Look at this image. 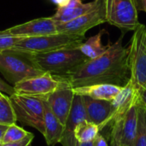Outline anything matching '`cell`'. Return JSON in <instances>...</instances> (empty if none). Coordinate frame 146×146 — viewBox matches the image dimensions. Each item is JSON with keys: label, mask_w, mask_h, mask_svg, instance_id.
I'll return each instance as SVG.
<instances>
[{"label": "cell", "mask_w": 146, "mask_h": 146, "mask_svg": "<svg viewBox=\"0 0 146 146\" xmlns=\"http://www.w3.org/2000/svg\"><path fill=\"white\" fill-rule=\"evenodd\" d=\"M124 33L100 56L88 59L66 75H61L72 88L96 84H111L124 87L131 78L129 46H123ZM60 76V75H59Z\"/></svg>", "instance_id": "1"}, {"label": "cell", "mask_w": 146, "mask_h": 146, "mask_svg": "<svg viewBox=\"0 0 146 146\" xmlns=\"http://www.w3.org/2000/svg\"><path fill=\"white\" fill-rule=\"evenodd\" d=\"M0 73L12 86L19 82L44 74L32 57V54L15 49L0 51Z\"/></svg>", "instance_id": "2"}, {"label": "cell", "mask_w": 146, "mask_h": 146, "mask_svg": "<svg viewBox=\"0 0 146 146\" xmlns=\"http://www.w3.org/2000/svg\"><path fill=\"white\" fill-rule=\"evenodd\" d=\"M32 57L37 66L44 73L60 76L68 74L88 60L79 47L32 54Z\"/></svg>", "instance_id": "3"}, {"label": "cell", "mask_w": 146, "mask_h": 146, "mask_svg": "<svg viewBox=\"0 0 146 146\" xmlns=\"http://www.w3.org/2000/svg\"><path fill=\"white\" fill-rule=\"evenodd\" d=\"M85 39V36L56 33L44 36L21 38L12 49L31 54L47 53L66 48L80 47Z\"/></svg>", "instance_id": "4"}, {"label": "cell", "mask_w": 146, "mask_h": 146, "mask_svg": "<svg viewBox=\"0 0 146 146\" xmlns=\"http://www.w3.org/2000/svg\"><path fill=\"white\" fill-rule=\"evenodd\" d=\"M128 46L130 82L139 92L146 87V27L144 24L133 31Z\"/></svg>", "instance_id": "5"}, {"label": "cell", "mask_w": 146, "mask_h": 146, "mask_svg": "<svg viewBox=\"0 0 146 146\" xmlns=\"http://www.w3.org/2000/svg\"><path fill=\"white\" fill-rule=\"evenodd\" d=\"M106 22L122 33L134 31L139 26V0H104Z\"/></svg>", "instance_id": "6"}, {"label": "cell", "mask_w": 146, "mask_h": 146, "mask_svg": "<svg viewBox=\"0 0 146 146\" xmlns=\"http://www.w3.org/2000/svg\"><path fill=\"white\" fill-rule=\"evenodd\" d=\"M66 84H68V81L62 76L44 73L24 80L13 87L16 94L46 101L51 93Z\"/></svg>", "instance_id": "7"}, {"label": "cell", "mask_w": 146, "mask_h": 146, "mask_svg": "<svg viewBox=\"0 0 146 146\" xmlns=\"http://www.w3.org/2000/svg\"><path fill=\"white\" fill-rule=\"evenodd\" d=\"M138 121L139 105L137 103L110 124V146H133L137 135Z\"/></svg>", "instance_id": "8"}, {"label": "cell", "mask_w": 146, "mask_h": 146, "mask_svg": "<svg viewBox=\"0 0 146 146\" xmlns=\"http://www.w3.org/2000/svg\"><path fill=\"white\" fill-rule=\"evenodd\" d=\"M17 121L44 133V101L14 93L9 96Z\"/></svg>", "instance_id": "9"}, {"label": "cell", "mask_w": 146, "mask_h": 146, "mask_svg": "<svg viewBox=\"0 0 146 146\" xmlns=\"http://www.w3.org/2000/svg\"><path fill=\"white\" fill-rule=\"evenodd\" d=\"M104 22H106V12L104 0H103L97 8L88 13L69 21L57 24L56 31L57 33L85 36L88 30Z\"/></svg>", "instance_id": "10"}, {"label": "cell", "mask_w": 146, "mask_h": 146, "mask_svg": "<svg viewBox=\"0 0 146 146\" xmlns=\"http://www.w3.org/2000/svg\"><path fill=\"white\" fill-rule=\"evenodd\" d=\"M56 26L52 17H41L9 27L0 31V33L23 38L38 37L57 33Z\"/></svg>", "instance_id": "11"}, {"label": "cell", "mask_w": 146, "mask_h": 146, "mask_svg": "<svg viewBox=\"0 0 146 146\" xmlns=\"http://www.w3.org/2000/svg\"><path fill=\"white\" fill-rule=\"evenodd\" d=\"M74 98V92L73 88L69 84H66L56 90L46 99V103L50 106L51 111L63 126L70 113Z\"/></svg>", "instance_id": "12"}, {"label": "cell", "mask_w": 146, "mask_h": 146, "mask_svg": "<svg viewBox=\"0 0 146 146\" xmlns=\"http://www.w3.org/2000/svg\"><path fill=\"white\" fill-rule=\"evenodd\" d=\"M86 115V121L97 125L100 132L110 125L112 114L110 101L93 99L88 97H82Z\"/></svg>", "instance_id": "13"}, {"label": "cell", "mask_w": 146, "mask_h": 146, "mask_svg": "<svg viewBox=\"0 0 146 146\" xmlns=\"http://www.w3.org/2000/svg\"><path fill=\"white\" fill-rule=\"evenodd\" d=\"M84 121H86V115L82 97L74 95L72 108L64 125L62 136L60 141L62 145L76 146L77 141L74 137V132L77 126Z\"/></svg>", "instance_id": "14"}, {"label": "cell", "mask_w": 146, "mask_h": 146, "mask_svg": "<svg viewBox=\"0 0 146 146\" xmlns=\"http://www.w3.org/2000/svg\"><path fill=\"white\" fill-rule=\"evenodd\" d=\"M110 102L112 106V114L110 124L117 116L124 114L133 104L138 103V92L129 81V83L124 87H122L121 90L118 92V94L115 97V98Z\"/></svg>", "instance_id": "15"}, {"label": "cell", "mask_w": 146, "mask_h": 146, "mask_svg": "<svg viewBox=\"0 0 146 146\" xmlns=\"http://www.w3.org/2000/svg\"><path fill=\"white\" fill-rule=\"evenodd\" d=\"M64 126L53 114L50 106L44 101V137L46 144L53 146L60 143Z\"/></svg>", "instance_id": "16"}, {"label": "cell", "mask_w": 146, "mask_h": 146, "mask_svg": "<svg viewBox=\"0 0 146 146\" xmlns=\"http://www.w3.org/2000/svg\"><path fill=\"white\" fill-rule=\"evenodd\" d=\"M122 87L111 84H96L73 88L74 95L88 97L93 99L112 101Z\"/></svg>", "instance_id": "17"}, {"label": "cell", "mask_w": 146, "mask_h": 146, "mask_svg": "<svg viewBox=\"0 0 146 146\" xmlns=\"http://www.w3.org/2000/svg\"><path fill=\"white\" fill-rule=\"evenodd\" d=\"M102 1L103 0H93L92 2H89L86 3H83L80 5L72 8V9L57 8L56 12L51 17L56 22V25L60 23H64L71 20H74L75 18H78L81 16L82 15L86 14L89 11L94 9L99 5V3Z\"/></svg>", "instance_id": "18"}, {"label": "cell", "mask_w": 146, "mask_h": 146, "mask_svg": "<svg viewBox=\"0 0 146 146\" xmlns=\"http://www.w3.org/2000/svg\"><path fill=\"white\" fill-rule=\"evenodd\" d=\"M105 30H101L98 34L90 37L80 45V51L88 58L94 59L103 55L108 49L109 44L104 45L102 44V36Z\"/></svg>", "instance_id": "19"}, {"label": "cell", "mask_w": 146, "mask_h": 146, "mask_svg": "<svg viewBox=\"0 0 146 146\" xmlns=\"http://www.w3.org/2000/svg\"><path fill=\"white\" fill-rule=\"evenodd\" d=\"M99 133L100 130L97 125L84 121L77 126L74 132V137L79 143H90L93 142Z\"/></svg>", "instance_id": "20"}, {"label": "cell", "mask_w": 146, "mask_h": 146, "mask_svg": "<svg viewBox=\"0 0 146 146\" xmlns=\"http://www.w3.org/2000/svg\"><path fill=\"white\" fill-rule=\"evenodd\" d=\"M17 121L16 115L9 95L3 93L0 97V124L10 126Z\"/></svg>", "instance_id": "21"}, {"label": "cell", "mask_w": 146, "mask_h": 146, "mask_svg": "<svg viewBox=\"0 0 146 146\" xmlns=\"http://www.w3.org/2000/svg\"><path fill=\"white\" fill-rule=\"evenodd\" d=\"M31 133L26 131L21 127H18L16 124H13L8 127L6 132L3 134L2 144H8V143H14L18 142L27 136H28Z\"/></svg>", "instance_id": "22"}, {"label": "cell", "mask_w": 146, "mask_h": 146, "mask_svg": "<svg viewBox=\"0 0 146 146\" xmlns=\"http://www.w3.org/2000/svg\"><path fill=\"white\" fill-rule=\"evenodd\" d=\"M146 112L139 106V121L137 135L133 146H146Z\"/></svg>", "instance_id": "23"}, {"label": "cell", "mask_w": 146, "mask_h": 146, "mask_svg": "<svg viewBox=\"0 0 146 146\" xmlns=\"http://www.w3.org/2000/svg\"><path fill=\"white\" fill-rule=\"evenodd\" d=\"M21 38H23L14 37L0 33V51L12 49L15 45V44L18 43Z\"/></svg>", "instance_id": "24"}, {"label": "cell", "mask_w": 146, "mask_h": 146, "mask_svg": "<svg viewBox=\"0 0 146 146\" xmlns=\"http://www.w3.org/2000/svg\"><path fill=\"white\" fill-rule=\"evenodd\" d=\"M34 139V135L31 133L28 136H27L25 139L14 143H8V144H3L2 146H32V142Z\"/></svg>", "instance_id": "25"}, {"label": "cell", "mask_w": 146, "mask_h": 146, "mask_svg": "<svg viewBox=\"0 0 146 146\" xmlns=\"http://www.w3.org/2000/svg\"><path fill=\"white\" fill-rule=\"evenodd\" d=\"M0 92L9 96H11L15 93V89L11 85H9L4 80L0 78Z\"/></svg>", "instance_id": "26"}, {"label": "cell", "mask_w": 146, "mask_h": 146, "mask_svg": "<svg viewBox=\"0 0 146 146\" xmlns=\"http://www.w3.org/2000/svg\"><path fill=\"white\" fill-rule=\"evenodd\" d=\"M138 105L146 112V87L138 92Z\"/></svg>", "instance_id": "27"}, {"label": "cell", "mask_w": 146, "mask_h": 146, "mask_svg": "<svg viewBox=\"0 0 146 146\" xmlns=\"http://www.w3.org/2000/svg\"><path fill=\"white\" fill-rule=\"evenodd\" d=\"M93 146H109V145L106 139L101 133H99L93 140Z\"/></svg>", "instance_id": "28"}, {"label": "cell", "mask_w": 146, "mask_h": 146, "mask_svg": "<svg viewBox=\"0 0 146 146\" xmlns=\"http://www.w3.org/2000/svg\"><path fill=\"white\" fill-rule=\"evenodd\" d=\"M54 3L57 5V8H63L68 5L69 0H51Z\"/></svg>", "instance_id": "29"}, {"label": "cell", "mask_w": 146, "mask_h": 146, "mask_svg": "<svg viewBox=\"0 0 146 146\" xmlns=\"http://www.w3.org/2000/svg\"><path fill=\"white\" fill-rule=\"evenodd\" d=\"M139 9L146 13V0H139Z\"/></svg>", "instance_id": "30"}, {"label": "cell", "mask_w": 146, "mask_h": 146, "mask_svg": "<svg viewBox=\"0 0 146 146\" xmlns=\"http://www.w3.org/2000/svg\"><path fill=\"white\" fill-rule=\"evenodd\" d=\"M7 128H8V126L1 125V124H0V142H1V143H2V139H3V134H4V133L6 132Z\"/></svg>", "instance_id": "31"}, {"label": "cell", "mask_w": 146, "mask_h": 146, "mask_svg": "<svg viewBox=\"0 0 146 146\" xmlns=\"http://www.w3.org/2000/svg\"><path fill=\"white\" fill-rule=\"evenodd\" d=\"M76 146H93V142H90V143H79V142H77Z\"/></svg>", "instance_id": "32"}, {"label": "cell", "mask_w": 146, "mask_h": 146, "mask_svg": "<svg viewBox=\"0 0 146 146\" xmlns=\"http://www.w3.org/2000/svg\"><path fill=\"white\" fill-rule=\"evenodd\" d=\"M2 95H3V92H0V97H1Z\"/></svg>", "instance_id": "33"}, {"label": "cell", "mask_w": 146, "mask_h": 146, "mask_svg": "<svg viewBox=\"0 0 146 146\" xmlns=\"http://www.w3.org/2000/svg\"><path fill=\"white\" fill-rule=\"evenodd\" d=\"M2 145H3V144H2V143L0 142V146H2Z\"/></svg>", "instance_id": "34"}, {"label": "cell", "mask_w": 146, "mask_h": 146, "mask_svg": "<svg viewBox=\"0 0 146 146\" xmlns=\"http://www.w3.org/2000/svg\"><path fill=\"white\" fill-rule=\"evenodd\" d=\"M145 119H146V115H145Z\"/></svg>", "instance_id": "35"}]
</instances>
